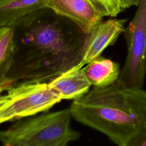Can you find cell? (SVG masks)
Here are the masks:
<instances>
[{"mask_svg": "<svg viewBox=\"0 0 146 146\" xmlns=\"http://www.w3.org/2000/svg\"><path fill=\"white\" fill-rule=\"evenodd\" d=\"M36 13L18 21L9 78L14 85L43 82L80 64L86 34L74 22Z\"/></svg>", "mask_w": 146, "mask_h": 146, "instance_id": "6da1fadb", "label": "cell"}, {"mask_svg": "<svg viewBox=\"0 0 146 146\" xmlns=\"http://www.w3.org/2000/svg\"><path fill=\"white\" fill-rule=\"evenodd\" d=\"M72 118L94 129L118 146H128L146 124V91L117 82L103 88L93 87L74 100Z\"/></svg>", "mask_w": 146, "mask_h": 146, "instance_id": "7a4b0ae2", "label": "cell"}, {"mask_svg": "<svg viewBox=\"0 0 146 146\" xmlns=\"http://www.w3.org/2000/svg\"><path fill=\"white\" fill-rule=\"evenodd\" d=\"M70 108L20 120L0 131L5 146H66L78 140L80 133L72 129Z\"/></svg>", "mask_w": 146, "mask_h": 146, "instance_id": "3957f363", "label": "cell"}, {"mask_svg": "<svg viewBox=\"0 0 146 146\" xmlns=\"http://www.w3.org/2000/svg\"><path fill=\"white\" fill-rule=\"evenodd\" d=\"M7 91V99L0 107V124L47 111L62 100L43 82H25Z\"/></svg>", "mask_w": 146, "mask_h": 146, "instance_id": "277c9868", "label": "cell"}, {"mask_svg": "<svg viewBox=\"0 0 146 146\" xmlns=\"http://www.w3.org/2000/svg\"><path fill=\"white\" fill-rule=\"evenodd\" d=\"M137 10L123 34L127 54L116 82L143 88L146 76V0H140Z\"/></svg>", "mask_w": 146, "mask_h": 146, "instance_id": "5b68a950", "label": "cell"}, {"mask_svg": "<svg viewBox=\"0 0 146 146\" xmlns=\"http://www.w3.org/2000/svg\"><path fill=\"white\" fill-rule=\"evenodd\" d=\"M126 19H110L101 21L86 33L80 64H86L101 56L109 46L113 44L124 31Z\"/></svg>", "mask_w": 146, "mask_h": 146, "instance_id": "8992f818", "label": "cell"}, {"mask_svg": "<svg viewBox=\"0 0 146 146\" xmlns=\"http://www.w3.org/2000/svg\"><path fill=\"white\" fill-rule=\"evenodd\" d=\"M47 8L70 20L84 33L89 32L104 17L92 0H48Z\"/></svg>", "mask_w": 146, "mask_h": 146, "instance_id": "52a82bcc", "label": "cell"}, {"mask_svg": "<svg viewBox=\"0 0 146 146\" xmlns=\"http://www.w3.org/2000/svg\"><path fill=\"white\" fill-rule=\"evenodd\" d=\"M80 64L50 79L48 86L62 100H75L86 94L91 86Z\"/></svg>", "mask_w": 146, "mask_h": 146, "instance_id": "ba28073f", "label": "cell"}, {"mask_svg": "<svg viewBox=\"0 0 146 146\" xmlns=\"http://www.w3.org/2000/svg\"><path fill=\"white\" fill-rule=\"evenodd\" d=\"M48 0H0V27L11 26L47 8Z\"/></svg>", "mask_w": 146, "mask_h": 146, "instance_id": "9c48e42d", "label": "cell"}, {"mask_svg": "<svg viewBox=\"0 0 146 146\" xmlns=\"http://www.w3.org/2000/svg\"><path fill=\"white\" fill-rule=\"evenodd\" d=\"M83 71L91 86L98 88L115 83L121 71L119 64L101 56L86 64Z\"/></svg>", "mask_w": 146, "mask_h": 146, "instance_id": "30bf717a", "label": "cell"}, {"mask_svg": "<svg viewBox=\"0 0 146 146\" xmlns=\"http://www.w3.org/2000/svg\"><path fill=\"white\" fill-rule=\"evenodd\" d=\"M14 54V30L11 26L0 27V93L15 85L9 78Z\"/></svg>", "mask_w": 146, "mask_h": 146, "instance_id": "8fae6325", "label": "cell"}, {"mask_svg": "<svg viewBox=\"0 0 146 146\" xmlns=\"http://www.w3.org/2000/svg\"><path fill=\"white\" fill-rule=\"evenodd\" d=\"M97 5L104 17H115L123 10L119 0H92Z\"/></svg>", "mask_w": 146, "mask_h": 146, "instance_id": "7c38bea8", "label": "cell"}, {"mask_svg": "<svg viewBox=\"0 0 146 146\" xmlns=\"http://www.w3.org/2000/svg\"><path fill=\"white\" fill-rule=\"evenodd\" d=\"M128 146H146V124L137 132Z\"/></svg>", "mask_w": 146, "mask_h": 146, "instance_id": "4fadbf2b", "label": "cell"}, {"mask_svg": "<svg viewBox=\"0 0 146 146\" xmlns=\"http://www.w3.org/2000/svg\"><path fill=\"white\" fill-rule=\"evenodd\" d=\"M140 0H119L122 9L130 7L132 6H137Z\"/></svg>", "mask_w": 146, "mask_h": 146, "instance_id": "5bb4252c", "label": "cell"}, {"mask_svg": "<svg viewBox=\"0 0 146 146\" xmlns=\"http://www.w3.org/2000/svg\"><path fill=\"white\" fill-rule=\"evenodd\" d=\"M1 93H0V107L5 103V102L7 99V95H1Z\"/></svg>", "mask_w": 146, "mask_h": 146, "instance_id": "9a60e30c", "label": "cell"}]
</instances>
